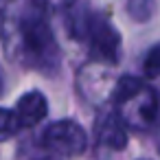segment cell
Listing matches in <instances>:
<instances>
[{
	"label": "cell",
	"mask_w": 160,
	"mask_h": 160,
	"mask_svg": "<svg viewBox=\"0 0 160 160\" xmlns=\"http://www.w3.org/2000/svg\"><path fill=\"white\" fill-rule=\"evenodd\" d=\"M16 29L24 62L40 70H55L59 64V48L44 13L35 7L24 9L18 18Z\"/></svg>",
	"instance_id": "cell-1"
},
{
	"label": "cell",
	"mask_w": 160,
	"mask_h": 160,
	"mask_svg": "<svg viewBox=\"0 0 160 160\" xmlns=\"http://www.w3.org/2000/svg\"><path fill=\"white\" fill-rule=\"evenodd\" d=\"M114 103L118 108V118L125 127L145 129L158 116V97L142 79L123 75L114 86Z\"/></svg>",
	"instance_id": "cell-2"
},
{
	"label": "cell",
	"mask_w": 160,
	"mask_h": 160,
	"mask_svg": "<svg viewBox=\"0 0 160 160\" xmlns=\"http://www.w3.org/2000/svg\"><path fill=\"white\" fill-rule=\"evenodd\" d=\"M70 33L79 40H86L90 55L97 62L116 64L121 55V35L118 31L99 13H75L70 16Z\"/></svg>",
	"instance_id": "cell-3"
},
{
	"label": "cell",
	"mask_w": 160,
	"mask_h": 160,
	"mask_svg": "<svg viewBox=\"0 0 160 160\" xmlns=\"http://www.w3.org/2000/svg\"><path fill=\"white\" fill-rule=\"evenodd\" d=\"M42 145L53 156H79L88 147V134L77 121L62 118L44 129Z\"/></svg>",
	"instance_id": "cell-4"
},
{
	"label": "cell",
	"mask_w": 160,
	"mask_h": 160,
	"mask_svg": "<svg viewBox=\"0 0 160 160\" xmlns=\"http://www.w3.org/2000/svg\"><path fill=\"white\" fill-rule=\"evenodd\" d=\"M46 112H48L46 97L38 90H31L24 97H20V101L16 103V110H13L20 127H35L46 116Z\"/></svg>",
	"instance_id": "cell-5"
},
{
	"label": "cell",
	"mask_w": 160,
	"mask_h": 160,
	"mask_svg": "<svg viewBox=\"0 0 160 160\" xmlns=\"http://www.w3.org/2000/svg\"><path fill=\"white\" fill-rule=\"evenodd\" d=\"M97 138L101 145L110 147V149H123L127 142V132L123 121L118 118V114H105L97 121Z\"/></svg>",
	"instance_id": "cell-6"
},
{
	"label": "cell",
	"mask_w": 160,
	"mask_h": 160,
	"mask_svg": "<svg viewBox=\"0 0 160 160\" xmlns=\"http://www.w3.org/2000/svg\"><path fill=\"white\" fill-rule=\"evenodd\" d=\"M125 9H127L132 20L147 22V20L153 18L156 9H158V2L156 0H125Z\"/></svg>",
	"instance_id": "cell-7"
},
{
	"label": "cell",
	"mask_w": 160,
	"mask_h": 160,
	"mask_svg": "<svg viewBox=\"0 0 160 160\" xmlns=\"http://www.w3.org/2000/svg\"><path fill=\"white\" fill-rule=\"evenodd\" d=\"M20 129L18 125V118L11 110H5V108H0V142L2 140H9L11 136H16Z\"/></svg>",
	"instance_id": "cell-8"
},
{
	"label": "cell",
	"mask_w": 160,
	"mask_h": 160,
	"mask_svg": "<svg viewBox=\"0 0 160 160\" xmlns=\"http://www.w3.org/2000/svg\"><path fill=\"white\" fill-rule=\"evenodd\" d=\"M142 72H145L147 79L160 77V44H153L147 51V55L142 59Z\"/></svg>",
	"instance_id": "cell-9"
},
{
	"label": "cell",
	"mask_w": 160,
	"mask_h": 160,
	"mask_svg": "<svg viewBox=\"0 0 160 160\" xmlns=\"http://www.w3.org/2000/svg\"><path fill=\"white\" fill-rule=\"evenodd\" d=\"M38 160H62L59 156H44V158H38Z\"/></svg>",
	"instance_id": "cell-10"
}]
</instances>
